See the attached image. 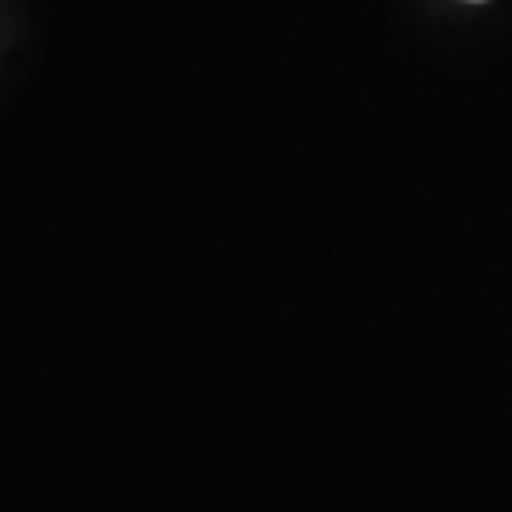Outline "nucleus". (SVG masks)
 Here are the masks:
<instances>
[{"label":"nucleus","instance_id":"obj_1","mask_svg":"<svg viewBox=\"0 0 512 512\" xmlns=\"http://www.w3.org/2000/svg\"><path fill=\"white\" fill-rule=\"evenodd\" d=\"M475 4H482V0H475Z\"/></svg>","mask_w":512,"mask_h":512}]
</instances>
